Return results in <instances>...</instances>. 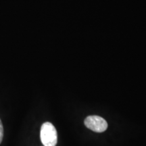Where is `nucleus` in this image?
Returning <instances> with one entry per match:
<instances>
[{"label": "nucleus", "instance_id": "obj_1", "mask_svg": "<svg viewBox=\"0 0 146 146\" xmlns=\"http://www.w3.org/2000/svg\"><path fill=\"white\" fill-rule=\"evenodd\" d=\"M40 137L44 146H56L58 142V134L56 128L52 123H43L41 126Z\"/></svg>", "mask_w": 146, "mask_h": 146}, {"label": "nucleus", "instance_id": "obj_2", "mask_svg": "<svg viewBox=\"0 0 146 146\" xmlns=\"http://www.w3.org/2000/svg\"><path fill=\"white\" fill-rule=\"evenodd\" d=\"M84 123L88 129L97 133L104 132L108 128L107 122L99 116H87Z\"/></svg>", "mask_w": 146, "mask_h": 146}, {"label": "nucleus", "instance_id": "obj_3", "mask_svg": "<svg viewBox=\"0 0 146 146\" xmlns=\"http://www.w3.org/2000/svg\"><path fill=\"white\" fill-rule=\"evenodd\" d=\"M3 127L1 123V120L0 119V144H1V141L3 140Z\"/></svg>", "mask_w": 146, "mask_h": 146}]
</instances>
